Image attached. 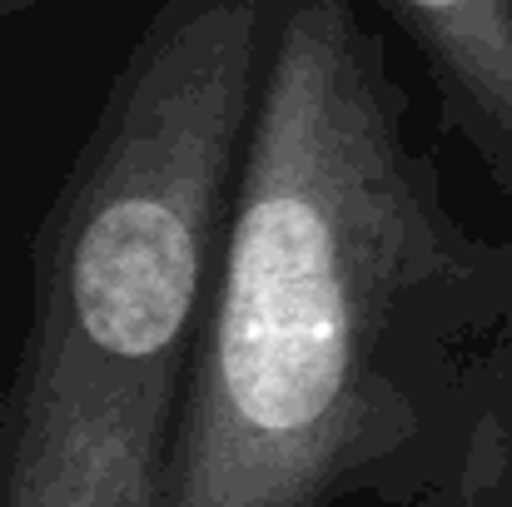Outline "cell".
<instances>
[{
	"label": "cell",
	"instance_id": "6da1fadb",
	"mask_svg": "<svg viewBox=\"0 0 512 507\" xmlns=\"http://www.w3.org/2000/svg\"><path fill=\"white\" fill-rule=\"evenodd\" d=\"M512 239L473 234L353 0H279L165 507L433 503Z\"/></svg>",
	"mask_w": 512,
	"mask_h": 507
},
{
	"label": "cell",
	"instance_id": "7a4b0ae2",
	"mask_svg": "<svg viewBox=\"0 0 512 507\" xmlns=\"http://www.w3.org/2000/svg\"><path fill=\"white\" fill-rule=\"evenodd\" d=\"M279 0H165L30 244V353L189 368L249 160Z\"/></svg>",
	"mask_w": 512,
	"mask_h": 507
},
{
	"label": "cell",
	"instance_id": "3957f363",
	"mask_svg": "<svg viewBox=\"0 0 512 507\" xmlns=\"http://www.w3.org/2000/svg\"><path fill=\"white\" fill-rule=\"evenodd\" d=\"M189 368L105 373L20 353L0 418V507H165Z\"/></svg>",
	"mask_w": 512,
	"mask_h": 507
},
{
	"label": "cell",
	"instance_id": "277c9868",
	"mask_svg": "<svg viewBox=\"0 0 512 507\" xmlns=\"http://www.w3.org/2000/svg\"><path fill=\"white\" fill-rule=\"evenodd\" d=\"M418 50L443 125L512 204V0H378Z\"/></svg>",
	"mask_w": 512,
	"mask_h": 507
},
{
	"label": "cell",
	"instance_id": "5b68a950",
	"mask_svg": "<svg viewBox=\"0 0 512 507\" xmlns=\"http://www.w3.org/2000/svg\"><path fill=\"white\" fill-rule=\"evenodd\" d=\"M30 5H40V0H0V20H10V15H20Z\"/></svg>",
	"mask_w": 512,
	"mask_h": 507
}]
</instances>
